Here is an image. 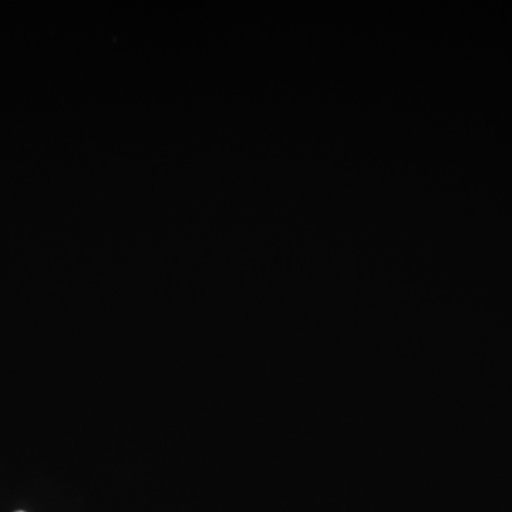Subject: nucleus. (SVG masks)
I'll use <instances>...</instances> for the list:
<instances>
[{
    "label": "nucleus",
    "mask_w": 512,
    "mask_h": 512,
    "mask_svg": "<svg viewBox=\"0 0 512 512\" xmlns=\"http://www.w3.org/2000/svg\"><path fill=\"white\" fill-rule=\"evenodd\" d=\"M18 512H25V511H18Z\"/></svg>",
    "instance_id": "obj_1"
}]
</instances>
